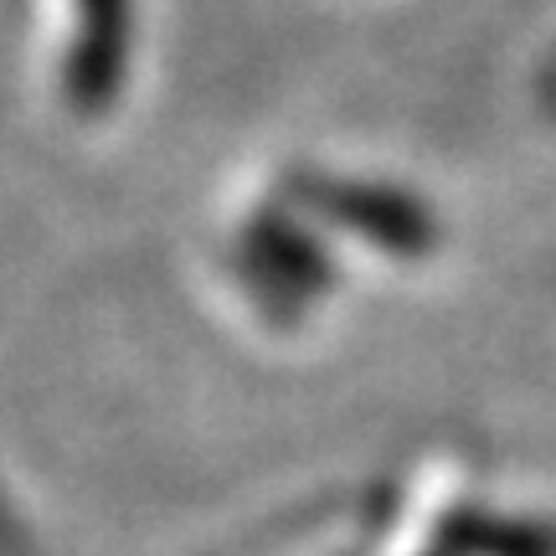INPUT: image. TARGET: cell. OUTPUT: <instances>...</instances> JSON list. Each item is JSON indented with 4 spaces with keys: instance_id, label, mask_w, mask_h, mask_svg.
Listing matches in <instances>:
<instances>
[{
    "instance_id": "obj_1",
    "label": "cell",
    "mask_w": 556,
    "mask_h": 556,
    "mask_svg": "<svg viewBox=\"0 0 556 556\" xmlns=\"http://www.w3.org/2000/svg\"><path fill=\"white\" fill-rule=\"evenodd\" d=\"M129 67V0H73L67 99L78 114H103Z\"/></svg>"
}]
</instances>
